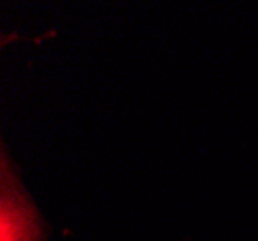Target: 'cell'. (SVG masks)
<instances>
[{
    "label": "cell",
    "instance_id": "1",
    "mask_svg": "<svg viewBox=\"0 0 258 241\" xmlns=\"http://www.w3.org/2000/svg\"><path fill=\"white\" fill-rule=\"evenodd\" d=\"M2 241H33L37 228L33 224L29 210L14 195H4L2 201V224H0Z\"/></svg>",
    "mask_w": 258,
    "mask_h": 241
}]
</instances>
